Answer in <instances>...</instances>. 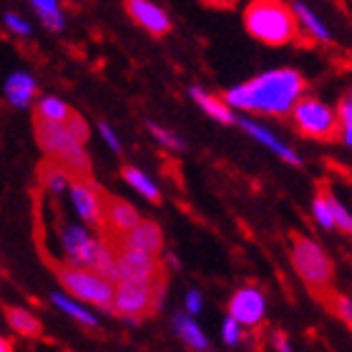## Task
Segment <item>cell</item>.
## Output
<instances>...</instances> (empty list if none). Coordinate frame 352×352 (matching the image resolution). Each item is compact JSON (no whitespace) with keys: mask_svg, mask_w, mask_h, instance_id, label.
<instances>
[{"mask_svg":"<svg viewBox=\"0 0 352 352\" xmlns=\"http://www.w3.org/2000/svg\"><path fill=\"white\" fill-rule=\"evenodd\" d=\"M36 139L38 146L43 148V154L48 159H58L60 154L86 144L88 124L78 113H74L71 121H66V124H38L36 121Z\"/></svg>","mask_w":352,"mask_h":352,"instance_id":"obj_8","label":"cell"},{"mask_svg":"<svg viewBox=\"0 0 352 352\" xmlns=\"http://www.w3.org/2000/svg\"><path fill=\"white\" fill-rule=\"evenodd\" d=\"M113 247L116 254V285H141V287H156L166 282V272L159 257H148V254H139L133 250H124V247Z\"/></svg>","mask_w":352,"mask_h":352,"instance_id":"obj_7","label":"cell"},{"mask_svg":"<svg viewBox=\"0 0 352 352\" xmlns=\"http://www.w3.org/2000/svg\"><path fill=\"white\" fill-rule=\"evenodd\" d=\"M229 317L242 327H257L262 324L264 312H267V300L259 287H242L232 294L227 307Z\"/></svg>","mask_w":352,"mask_h":352,"instance_id":"obj_10","label":"cell"},{"mask_svg":"<svg viewBox=\"0 0 352 352\" xmlns=\"http://www.w3.org/2000/svg\"><path fill=\"white\" fill-rule=\"evenodd\" d=\"M305 94V78L294 68H272L250 81L229 88L224 103L229 109L252 111L264 116H287Z\"/></svg>","mask_w":352,"mask_h":352,"instance_id":"obj_1","label":"cell"},{"mask_svg":"<svg viewBox=\"0 0 352 352\" xmlns=\"http://www.w3.org/2000/svg\"><path fill=\"white\" fill-rule=\"evenodd\" d=\"M121 176H124V182L129 184V186H133V189L139 191L144 199L154 201V204L162 201V191H159V186H156V184L151 182V179H148L141 169H136V166H124Z\"/></svg>","mask_w":352,"mask_h":352,"instance_id":"obj_23","label":"cell"},{"mask_svg":"<svg viewBox=\"0 0 352 352\" xmlns=\"http://www.w3.org/2000/svg\"><path fill=\"white\" fill-rule=\"evenodd\" d=\"M51 302L56 305V307L60 309V312H66L71 320H76V322H81L83 327H96L98 324V317L91 312V309H86L81 305V302L71 300L66 292H53L51 294Z\"/></svg>","mask_w":352,"mask_h":352,"instance_id":"obj_21","label":"cell"},{"mask_svg":"<svg viewBox=\"0 0 352 352\" xmlns=\"http://www.w3.org/2000/svg\"><path fill=\"white\" fill-rule=\"evenodd\" d=\"M184 307H186V315H199L201 312V307H204V297H201V292L199 289H189L186 292V297H184Z\"/></svg>","mask_w":352,"mask_h":352,"instance_id":"obj_32","label":"cell"},{"mask_svg":"<svg viewBox=\"0 0 352 352\" xmlns=\"http://www.w3.org/2000/svg\"><path fill=\"white\" fill-rule=\"evenodd\" d=\"M74 111L68 109V103H63L56 96H43L36 103V121L38 124H66L71 121Z\"/></svg>","mask_w":352,"mask_h":352,"instance_id":"obj_18","label":"cell"},{"mask_svg":"<svg viewBox=\"0 0 352 352\" xmlns=\"http://www.w3.org/2000/svg\"><path fill=\"white\" fill-rule=\"evenodd\" d=\"M41 182H43V186L51 191V194H63V191L71 189L74 176L68 174L63 166H58L56 162L45 159V164L41 166Z\"/></svg>","mask_w":352,"mask_h":352,"instance_id":"obj_22","label":"cell"},{"mask_svg":"<svg viewBox=\"0 0 352 352\" xmlns=\"http://www.w3.org/2000/svg\"><path fill=\"white\" fill-rule=\"evenodd\" d=\"M148 131L154 133V139L162 144V146H166V148H171V151H184V139H179L176 133H171V131H166L164 126H159V124H154V121H148Z\"/></svg>","mask_w":352,"mask_h":352,"instance_id":"obj_28","label":"cell"},{"mask_svg":"<svg viewBox=\"0 0 352 352\" xmlns=\"http://www.w3.org/2000/svg\"><path fill=\"white\" fill-rule=\"evenodd\" d=\"M30 6H33L36 15L41 18V23H43L48 30H53V33H60V30L66 28L63 10H60V6L56 3V0H33Z\"/></svg>","mask_w":352,"mask_h":352,"instance_id":"obj_24","label":"cell"},{"mask_svg":"<svg viewBox=\"0 0 352 352\" xmlns=\"http://www.w3.org/2000/svg\"><path fill=\"white\" fill-rule=\"evenodd\" d=\"M139 224L141 214L133 209V204H129L126 199L106 197V209H103V236L106 239H118Z\"/></svg>","mask_w":352,"mask_h":352,"instance_id":"obj_11","label":"cell"},{"mask_svg":"<svg viewBox=\"0 0 352 352\" xmlns=\"http://www.w3.org/2000/svg\"><path fill=\"white\" fill-rule=\"evenodd\" d=\"M236 124L242 126L244 131L250 133V136L254 141H259L262 146H267L270 151H274V154H277L279 159H282V162L292 164V166H300V164H302L300 154H297L294 148L287 146V144L282 139H277V136H274V133H272L270 129H264L262 124H257V121H250V118H236Z\"/></svg>","mask_w":352,"mask_h":352,"instance_id":"obj_14","label":"cell"},{"mask_svg":"<svg viewBox=\"0 0 352 352\" xmlns=\"http://www.w3.org/2000/svg\"><path fill=\"white\" fill-rule=\"evenodd\" d=\"M38 94V83L30 74H23V71H15V74L8 76L6 81V98L10 101V106L15 109H28L33 98Z\"/></svg>","mask_w":352,"mask_h":352,"instance_id":"obj_15","label":"cell"},{"mask_svg":"<svg viewBox=\"0 0 352 352\" xmlns=\"http://www.w3.org/2000/svg\"><path fill=\"white\" fill-rule=\"evenodd\" d=\"M174 327H176V335H179V338H182L191 350H197V352L209 350V340H206L204 330L199 327L194 317L179 312V315H174Z\"/></svg>","mask_w":352,"mask_h":352,"instance_id":"obj_19","label":"cell"},{"mask_svg":"<svg viewBox=\"0 0 352 352\" xmlns=\"http://www.w3.org/2000/svg\"><path fill=\"white\" fill-rule=\"evenodd\" d=\"M292 13H294V18H297V25H300V30H305L312 41H320V43H330V41H332L327 25H324L322 18H320L312 8H307L305 3H294Z\"/></svg>","mask_w":352,"mask_h":352,"instance_id":"obj_17","label":"cell"},{"mask_svg":"<svg viewBox=\"0 0 352 352\" xmlns=\"http://www.w3.org/2000/svg\"><path fill=\"white\" fill-rule=\"evenodd\" d=\"M6 320L10 324V330L23 335V338H41L43 332V324L30 309L23 307H6Z\"/></svg>","mask_w":352,"mask_h":352,"instance_id":"obj_20","label":"cell"},{"mask_svg":"<svg viewBox=\"0 0 352 352\" xmlns=\"http://www.w3.org/2000/svg\"><path fill=\"white\" fill-rule=\"evenodd\" d=\"M58 282L71 300H81L86 305H94V307L111 309L116 285L109 282L106 277H101V274H96L91 270H81V267H68V264H63L58 270Z\"/></svg>","mask_w":352,"mask_h":352,"instance_id":"obj_4","label":"cell"},{"mask_svg":"<svg viewBox=\"0 0 352 352\" xmlns=\"http://www.w3.org/2000/svg\"><path fill=\"white\" fill-rule=\"evenodd\" d=\"M327 305H330L332 315H338L347 327H352V300L347 294H338V292H327L322 297Z\"/></svg>","mask_w":352,"mask_h":352,"instance_id":"obj_27","label":"cell"},{"mask_svg":"<svg viewBox=\"0 0 352 352\" xmlns=\"http://www.w3.org/2000/svg\"><path fill=\"white\" fill-rule=\"evenodd\" d=\"M68 194H71V204H74L76 214L91 227L103 229V209H106L109 194H103L101 186H96L91 179H74Z\"/></svg>","mask_w":352,"mask_h":352,"instance_id":"obj_9","label":"cell"},{"mask_svg":"<svg viewBox=\"0 0 352 352\" xmlns=\"http://www.w3.org/2000/svg\"><path fill=\"white\" fill-rule=\"evenodd\" d=\"M0 352H15L13 345H10V342H8L6 338H0Z\"/></svg>","mask_w":352,"mask_h":352,"instance_id":"obj_35","label":"cell"},{"mask_svg":"<svg viewBox=\"0 0 352 352\" xmlns=\"http://www.w3.org/2000/svg\"><path fill=\"white\" fill-rule=\"evenodd\" d=\"M312 217H315V221L322 229H335V221H332V212H330V206H327V201H324L322 191H320V194L315 197V201H312Z\"/></svg>","mask_w":352,"mask_h":352,"instance_id":"obj_29","label":"cell"},{"mask_svg":"<svg viewBox=\"0 0 352 352\" xmlns=\"http://www.w3.org/2000/svg\"><path fill=\"white\" fill-rule=\"evenodd\" d=\"M292 121L297 131L307 139L315 141H332L338 139L340 124H338V111L330 109L324 101L302 96L297 106L292 109Z\"/></svg>","mask_w":352,"mask_h":352,"instance_id":"obj_5","label":"cell"},{"mask_svg":"<svg viewBox=\"0 0 352 352\" xmlns=\"http://www.w3.org/2000/svg\"><path fill=\"white\" fill-rule=\"evenodd\" d=\"M166 294V282L156 287H141V285H116L113 302H111V312L124 317L129 322H141L146 315L156 312L162 307V300Z\"/></svg>","mask_w":352,"mask_h":352,"instance_id":"obj_6","label":"cell"},{"mask_svg":"<svg viewBox=\"0 0 352 352\" xmlns=\"http://www.w3.org/2000/svg\"><path fill=\"white\" fill-rule=\"evenodd\" d=\"M274 350L277 352H294L292 345H289V340H287V335H282V332L274 335Z\"/></svg>","mask_w":352,"mask_h":352,"instance_id":"obj_34","label":"cell"},{"mask_svg":"<svg viewBox=\"0 0 352 352\" xmlns=\"http://www.w3.org/2000/svg\"><path fill=\"white\" fill-rule=\"evenodd\" d=\"M126 10L133 21L139 23L141 28L151 33V36H166L171 30V18L169 13L159 8L156 3H148V0H129L126 3Z\"/></svg>","mask_w":352,"mask_h":352,"instance_id":"obj_13","label":"cell"},{"mask_svg":"<svg viewBox=\"0 0 352 352\" xmlns=\"http://www.w3.org/2000/svg\"><path fill=\"white\" fill-rule=\"evenodd\" d=\"M98 131H101L103 141L109 144L111 151H116V154H118V151H121V139L116 136V131H113V129H111V126L106 124V121H101V124H98Z\"/></svg>","mask_w":352,"mask_h":352,"instance_id":"obj_33","label":"cell"},{"mask_svg":"<svg viewBox=\"0 0 352 352\" xmlns=\"http://www.w3.org/2000/svg\"><path fill=\"white\" fill-rule=\"evenodd\" d=\"M191 98H194V101L199 103V109L204 111L209 118H214V121H219V124H224V126L236 124L234 111L229 109L227 103H224V98H219V96H214V94H209V91H204V88L194 86L191 88Z\"/></svg>","mask_w":352,"mask_h":352,"instance_id":"obj_16","label":"cell"},{"mask_svg":"<svg viewBox=\"0 0 352 352\" xmlns=\"http://www.w3.org/2000/svg\"><path fill=\"white\" fill-rule=\"evenodd\" d=\"M244 28L264 45H287L300 38L292 6L277 0H257L244 8Z\"/></svg>","mask_w":352,"mask_h":352,"instance_id":"obj_2","label":"cell"},{"mask_svg":"<svg viewBox=\"0 0 352 352\" xmlns=\"http://www.w3.org/2000/svg\"><path fill=\"white\" fill-rule=\"evenodd\" d=\"M244 338V330H242V324H236L232 317H227L224 320V324H221V340L227 342V345H239Z\"/></svg>","mask_w":352,"mask_h":352,"instance_id":"obj_30","label":"cell"},{"mask_svg":"<svg viewBox=\"0 0 352 352\" xmlns=\"http://www.w3.org/2000/svg\"><path fill=\"white\" fill-rule=\"evenodd\" d=\"M338 124H340V131L338 136L342 139V144L352 146V91L340 101V109H338Z\"/></svg>","mask_w":352,"mask_h":352,"instance_id":"obj_26","label":"cell"},{"mask_svg":"<svg viewBox=\"0 0 352 352\" xmlns=\"http://www.w3.org/2000/svg\"><path fill=\"white\" fill-rule=\"evenodd\" d=\"M111 244L116 247H124V250H133L139 254H148V257H159L164 250V232L156 221L141 219V224L136 229H131L129 234L118 236V239H109Z\"/></svg>","mask_w":352,"mask_h":352,"instance_id":"obj_12","label":"cell"},{"mask_svg":"<svg viewBox=\"0 0 352 352\" xmlns=\"http://www.w3.org/2000/svg\"><path fill=\"white\" fill-rule=\"evenodd\" d=\"M292 267L297 270L300 279L312 289L315 294L324 297L330 292L332 277H335V264H332L330 254L305 234H297L292 232Z\"/></svg>","mask_w":352,"mask_h":352,"instance_id":"obj_3","label":"cell"},{"mask_svg":"<svg viewBox=\"0 0 352 352\" xmlns=\"http://www.w3.org/2000/svg\"><path fill=\"white\" fill-rule=\"evenodd\" d=\"M322 197H324V201H327V206H330L335 227H338L340 232H345L347 236H352V214L345 209V204H342V201H340V199L335 197L327 186H322Z\"/></svg>","mask_w":352,"mask_h":352,"instance_id":"obj_25","label":"cell"},{"mask_svg":"<svg viewBox=\"0 0 352 352\" xmlns=\"http://www.w3.org/2000/svg\"><path fill=\"white\" fill-rule=\"evenodd\" d=\"M3 21H6V28L15 36H30V23L18 13H6L3 15Z\"/></svg>","mask_w":352,"mask_h":352,"instance_id":"obj_31","label":"cell"}]
</instances>
